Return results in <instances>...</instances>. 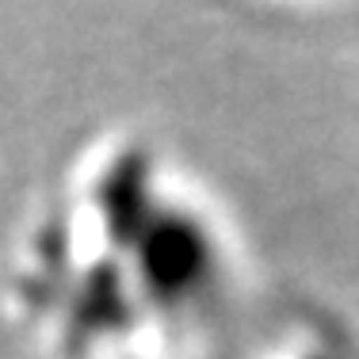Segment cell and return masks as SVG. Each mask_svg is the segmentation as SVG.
<instances>
[{
  "mask_svg": "<svg viewBox=\"0 0 359 359\" xmlns=\"http://www.w3.org/2000/svg\"><path fill=\"white\" fill-rule=\"evenodd\" d=\"M215 229L168 199L138 149L88 157L35 207L8 264L12 313L57 355H100L142 321L191 318L218 290Z\"/></svg>",
  "mask_w": 359,
  "mask_h": 359,
  "instance_id": "1",
  "label": "cell"
}]
</instances>
